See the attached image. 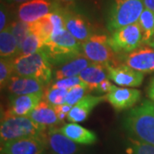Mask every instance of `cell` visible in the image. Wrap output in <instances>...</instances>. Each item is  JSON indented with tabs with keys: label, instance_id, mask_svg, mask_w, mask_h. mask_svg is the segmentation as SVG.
I'll list each match as a JSON object with an SVG mask.
<instances>
[{
	"label": "cell",
	"instance_id": "1",
	"mask_svg": "<svg viewBox=\"0 0 154 154\" xmlns=\"http://www.w3.org/2000/svg\"><path fill=\"white\" fill-rule=\"evenodd\" d=\"M130 136L154 146V104L152 100L133 108L123 122Z\"/></svg>",
	"mask_w": 154,
	"mask_h": 154
},
{
	"label": "cell",
	"instance_id": "2",
	"mask_svg": "<svg viewBox=\"0 0 154 154\" xmlns=\"http://www.w3.org/2000/svg\"><path fill=\"white\" fill-rule=\"evenodd\" d=\"M82 44L64 28L52 33L45 45L44 51L51 64L62 65L83 55Z\"/></svg>",
	"mask_w": 154,
	"mask_h": 154
},
{
	"label": "cell",
	"instance_id": "3",
	"mask_svg": "<svg viewBox=\"0 0 154 154\" xmlns=\"http://www.w3.org/2000/svg\"><path fill=\"white\" fill-rule=\"evenodd\" d=\"M46 127L39 125L29 116L4 114L0 124L1 144L29 137H45Z\"/></svg>",
	"mask_w": 154,
	"mask_h": 154
},
{
	"label": "cell",
	"instance_id": "4",
	"mask_svg": "<svg viewBox=\"0 0 154 154\" xmlns=\"http://www.w3.org/2000/svg\"><path fill=\"white\" fill-rule=\"evenodd\" d=\"M14 75L30 77L44 85L53 79L52 64L44 50L28 56H18L14 59Z\"/></svg>",
	"mask_w": 154,
	"mask_h": 154
},
{
	"label": "cell",
	"instance_id": "5",
	"mask_svg": "<svg viewBox=\"0 0 154 154\" xmlns=\"http://www.w3.org/2000/svg\"><path fill=\"white\" fill-rule=\"evenodd\" d=\"M144 9L143 0H114L108 16V29L112 33L118 28L138 22Z\"/></svg>",
	"mask_w": 154,
	"mask_h": 154
},
{
	"label": "cell",
	"instance_id": "6",
	"mask_svg": "<svg viewBox=\"0 0 154 154\" xmlns=\"http://www.w3.org/2000/svg\"><path fill=\"white\" fill-rule=\"evenodd\" d=\"M143 43L142 32L139 22L118 28L109 37V44L116 54L132 52Z\"/></svg>",
	"mask_w": 154,
	"mask_h": 154
},
{
	"label": "cell",
	"instance_id": "7",
	"mask_svg": "<svg viewBox=\"0 0 154 154\" xmlns=\"http://www.w3.org/2000/svg\"><path fill=\"white\" fill-rule=\"evenodd\" d=\"M82 45L83 56L93 63L116 65V53L109 44V37L107 35L94 33Z\"/></svg>",
	"mask_w": 154,
	"mask_h": 154
},
{
	"label": "cell",
	"instance_id": "8",
	"mask_svg": "<svg viewBox=\"0 0 154 154\" xmlns=\"http://www.w3.org/2000/svg\"><path fill=\"white\" fill-rule=\"evenodd\" d=\"M59 11L65 28L79 42L83 43L94 34L90 22L83 15L72 10L69 6H60Z\"/></svg>",
	"mask_w": 154,
	"mask_h": 154
},
{
	"label": "cell",
	"instance_id": "9",
	"mask_svg": "<svg viewBox=\"0 0 154 154\" xmlns=\"http://www.w3.org/2000/svg\"><path fill=\"white\" fill-rule=\"evenodd\" d=\"M60 6L57 0H29L19 5L17 17L22 22L32 23L56 11Z\"/></svg>",
	"mask_w": 154,
	"mask_h": 154
},
{
	"label": "cell",
	"instance_id": "10",
	"mask_svg": "<svg viewBox=\"0 0 154 154\" xmlns=\"http://www.w3.org/2000/svg\"><path fill=\"white\" fill-rule=\"evenodd\" d=\"M47 148L45 136L23 138L1 144V153L45 154Z\"/></svg>",
	"mask_w": 154,
	"mask_h": 154
},
{
	"label": "cell",
	"instance_id": "11",
	"mask_svg": "<svg viewBox=\"0 0 154 154\" xmlns=\"http://www.w3.org/2000/svg\"><path fill=\"white\" fill-rule=\"evenodd\" d=\"M108 78L116 85L123 88H137L142 84L144 74L122 63L120 65L105 64Z\"/></svg>",
	"mask_w": 154,
	"mask_h": 154
},
{
	"label": "cell",
	"instance_id": "12",
	"mask_svg": "<svg viewBox=\"0 0 154 154\" xmlns=\"http://www.w3.org/2000/svg\"><path fill=\"white\" fill-rule=\"evenodd\" d=\"M124 64L141 73L154 72V49L150 47H140L132 52L122 54Z\"/></svg>",
	"mask_w": 154,
	"mask_h": 154
},
{
	"label": "cell",
	"instance_id": "13",
	"mask_svg": "<svg viewBox=\"0 0 154 154\" xmlns=\"http://www.w3.org/2000/svg\"><path fill=\"white\" fill-rule=\"evenodd\" d=\"M140 95L141 93L138 89L113 86L110 93L106 94V100L116 110L121 111L136 105Z\"/></svg>",
	"mask_w": 154,
	"mask_h": 154
},
{
	"label": "cell",
	"instance_id": "14",
	"mask_svg": "<svg viewBox=\"0 0 154 154\" xmlns=\"http://www.w3.org/2000/svg\"><path fill=\"white\" fill-rule=\"evenodd\" d=\"M45 140L52 154H79L81 147L78 144L63 134L59 128H50L46 132Z\"/></svg>",
	"mask_w": 154,
	"mask_h": 154
},
{
	"label": "cell",
	"instance_id": "15",
	"mask_svg": "<svg viewBox=\"0 0 154 154\" xmlns=\"http://www.w3.org/2000/svg\"><path fill=\"white\" fill-rule=\"evenodd\" d=\"M43 94H28L10 96V107L5 114L16 116H29L34 108L42 100Z\"/></svg>",
	"mask_w": 154,
	"mask_h": 154
},
{
	"label": "cell",
	"instance_id": "16",
	"mask_svg": "<svg viewBox=\"0 0 154 154\" xmlns=\"http://www.w3.org/2000/svg\"><path fill=\"white\" fill-rule=\"evenodd\" d=\"M106 100V95L94 96L87 94L76 105L72 107L67 120L70 122H82L88 119V116L94 108Z\"/></svg>",
	"mask_w": 154,
	"mask_h": 154
},
{
	"label": "cell",
	"instance_id": "17",
	"mask_svg": "<svg viewBox=\"0 0 154 154\" xmlns=\"http://www.w3.org/2000/svg\"><path fill=\"white\" fill-rule=\"evenodd\" d=\"M45 85L30 77H23L14 75L8 85V91L14 95L44 94Z\"/></svg>",
	"mask_w": 154,
	"mask_h": 154
},
{
	"label": "cell",
	"instance_id": "18",
	"mask_svg": "<svg viewBox=\"0 0 154 154\" xmlns=\"http://www.w3.org/2000/svg\"><path fill=\"white\" fill-rule=\"evenodd\" d=\"M59 131L79 145H94L98 140L95 133L75 122L64 124L59 128Z\"/></svg>",
	"mask_w": 154,
	"mask_h": 154
},
{
	"label": "cell",
	"instance_id": "19",
	"mask_svg": "<svg viewBox=\"0 0 154 154\" xmlns=\"http://www.w3.org/2000/svg\"><path fill=\"white\" fill-rule=\"evenodd\" d=\"M94 63L88 59L85 56H80L76 58L67 62L62 64L54 73H53V79L54 81H58L64 78L69 77L79 76V75L86 68L90 66Z\"/></svg>",
	"mask_w": 154,
	"mask_h": 154
},
{
	"label": "cell",
	"instance_id": "20",
	"mask_svg": "<svg viewBox=\"0 0 154 154\" xmlns=\"http://www.w3.org/2000/svg\"><path fill=\"white\" fill-rule=\"evenodd\" d=\"M29 117L39 125L46 128H52L61 123L57 116L54 107L48 104L44 99H42L34 108Z\"/></svg>",
	"mask_w": 154,
	"mask_h": 154
},
{
	"label": "cell",
	"instance_id": "21",
	"mask_svg": "<svg viewBox=\"0 0 154 154\" xmlns=\"http://www.w3.org/2000/svg\"><path fill=\"white\" fill-rule=\"evenodd\" d=\"M79 76L84 82L88 84L90 91H94L98 85L108 79V72L105 64L94 63L82 70Z\"/></svg>",
	"mask_w": 154,
	"mask_h": 154
},
{
	"label": "cell",
	"instance_id": "22",
	"mask_svg": "<svg viewBox=\"0 0 154 154\" xmlns=\"http://www.w3.org/2000/svg\"><path fill=\"white\" fill-rule=\"evenodd\" d=\"M20 53L17 40L9 26L0 33V56L1 58H15Z\"/></svg>",
	"mask_w": 154,
	"mask_h": 154
},
{
	"label": "cell",
	"instance_id": "23",
	"mask_svg": "<svg viewBox=\"0 0 154 154\" xmlns=\"http://www.w3.org/2000/svg\"><path fill=\"white\" fill-rule=\"evenodd\" d=\"M138 22L142 32L143 43L151 46L154 37V13L145 8Z\"/></svg>",
	"mask_w": 154,
	"mask_h": 154
},
{
	"label": "cell",
	"instance_id": "24",
	"mask_svg": "<svg viewBox=\"0 0 154 154\" xmlns=\"http://www.w3.org/2000/svg\"><path fill=\"white\" fill-rule=\"evenodd\" d=\"M28 26L29 31L38 34L44 40L45 45L49 40L53 32V23L51 19L50 14L38 19L36 22L28 23Z\"/></svg>",
	"mask_w": 154,
	"mask_h": 154
},
{
	"label": "cell",
	"instance_id": "25",
	"mask_svg": "<svg viewBox=\"0 0 154 154\" xmlns=\"http://www.w3.org/2000/svg\"><path fill=\"white\" fill-rule=\"evenodd\" d=\"M45 48V42L38 34L29 31L27 37L22 42L18 56H28L36 53ZM17 56V57H18Z\"/></svg>",
	"mask_w": 154,
	"mask_h": 154
},
{
	"label": "cell",
	"instance_id": "26",
	"mask_svg": "<svg viewBox=\"0 0 154 154\" xmlns=\"http://www.w3.org/2000/svg\"><path fill=\"white\" fill-rule=\"evenodd\" d=\"M69 90L62 88H49L45 89L42 99L45 100L52 106H57L65 104L66 97Z\"/></svg>",
	"mask_w": 154,
	"mask_h": 154
},
{
	"label": "cell",
	"instance_id": "27",
	"mask_svg": "<svg viewBox=\"0 0 154 154\" xmlns=\"http://www.w3.org/2000/svg\"><path fill=\"white\" fill-rule=\"evenodd\" d=\"M14 59L15 58H1L0 85L2 89L8 87L11 77L14 75Z\"/></svg>",
	"mask_w": 154,
	"mask_h": 154
},
{
	"label": "cell",
	"instance_id": "28",
	"mask_svg": "<svg viewBox=\"0 0 154 154\" xmlns=\"http://www.w3.org/2000/svg\"><path fill=\"white\" fill-rule=\"evenodd\" d=\"M128 151L130 154H154V146L140 140L129 136L128 138Z\"/></svg>",
	"mask_w": 154,
	"mask_h": 154
},
{
	"label": "cell",
	"instance_id": "29",
	"mask_svg": "<svg viewBox=\"0 0 154 154\" xmlns=\"http://www.w3.org/2000/svg\"><path fill=\"white\" fill-rule=\"evenodd\" d=\"M9 28H11V32L17 38L19 48L21 49V46H22L24 38L27 37V35L29 33L28 23L23 22L22 21H20V20L14 21V22H12L9 24Z\"/></svg>",
	"mask_w": 154,
	"mask_h": 154
},
{
	"label": "cell",
	"instance_id": "30",
	"mask_svg": "<svg viewBox=\"0 0 154 154\" xmlns=\"http://www.w3.org/2000/svg\"><path fill=\"white\" fill-rule=\"evenodd\" d=\"M90 91L88 84H84L81 86H76L75 88L69 90L66 97L65 104L74 106L87 95V93Z\"/></svg>",
	"mask_w": 154,
	"mask_h": 154
},
{
	"label": "cell",
	"instance_id": "31",
	"mask_svg": "<svg viewBox=\"0 0 154 154\" xmlns=\"http://www.w3.org/2000/svg\"><path fill=\"white\" fill-rule=\"evenodd\" d=\"M84 84H86V83L80 78V76L69 77V78H64V79L58 80V81H54V82L50 86V88H62V89L69 90L76 86H81V85H84Z\"/></svg>",
	"mask_w": 154,
	"mask_h": 154
},
{
	"label": "cell",
	"instance_id": "32",
	"mask_svg": "<svg viewBox=\"0 0 154 154\" xmlns=\"http://www.w3.org/2000/svg\"><path fill=\"white\" fill-rule=\"evenodd\" d=\"M53 107H54V110H55L58 120L60 121V122H63L65 119H67L68 115H69V111L71 110L73 106L67 105V104H63V105H57V106H53Z\"/></svg>",
	"mask_w": 154,
	"mask_h": 154
},
{
	"label": "cell",
	"instance_id": "33",
	"mask_svg": "<svg viewBox=\"0 0 154 154\" xmlns=\"http://www.w3.org/2000/svg\"><path fill=\"white\" fill-rule=\"evenodd\" d=\"M113 84L110 82L109 79H106L104 82L100 83L99 85H98V87L95 88L94 91L100 93V94H107L108 93H110V90L113 88Z\"/></svg>",
	"mask_w": 154,
	"mask_h": 154
},
{
	"label": "cell",
	"instance_id": "34",
	"mask_svg": "<svg viewBox=\"0 0 154 154\" xmlns=\"http://www.w3.org/2000/svg\"><path fill=\"white\" fill-rule=\"evenodd\" d=\"M8 22V16H7V10L5 6L1 4V10H0V31L5 30L9 25H7Z\"/></svg>",
	"mask_w": 154,
	"mask_h": 154
},
{
	"label": "cell",
	"instance_id": "35",
	"mask_svg": "<svg viewBox=\"0 0 154 154\" xmlns=\"http://www.w3.org/2000/svg\"><path fill=\"white\" fill-rule=\"evenodd\" d=\"M143 3L146 9H148L154 13V0H143Z\"/></svg>",
	"mask_w": 154,
	"mask_h": 154
},
{
	"label": "cell",
	"instance_id": "36",
	"mask_svg": "<svg viewBox=\"0 0 154 154\" xmlns=\"http://www.w3.org/2000/svg\"><path fill=\"white\" fill-rule=\"evenodd\" d=\"M148 96L150 99L153 102L154 104V80H152V82L150 84L148 88Z\"/></svg>",
	"mask_w": 154,
	"mask_h": 154
},
{
	"label": "cell",
	"instance_id": "37",
	"mask_svg": "<svg viewBox=\"0 0 154 154\" xmlns=\"http://www.w3.org/2000/svg\"><path fill=\"white\" fill-rule=\"evenodd\" d=\"M77 0H57V2L60 4V5H63V7H69L72 4H74Z\"/></svg>",
	"mask_w": 154,
	"mask_h": 154
},
{
	"label": "cell",
	"instance_id": "38",
	"mask_svg": "<svg viewBox=\"0 0 154 154\" xmlns=\"http://www.w3.org/2000/svg\"><path fill=\"white\" fill-rule=\"evenodd\" d=\"M5 2L8 4H23L25 2H28L29 0H4Z\"/></svg>",
	"mask_w": 154,
	"mask_h": 154
},
{
	"label": "cell",
	"instance_id": "39",
	"mask_svg": "<svg viewBox=\"0 0 154 154\" xmlns=\"http://www.w3.org/2000/svg\"><path fill=\"white\" fill-rule=\"evenodd\" d=\"M151 47H153L154 48V37H153V40H152V43L151 45Z\"/></svg>",
	"mask_w": 154,
	"mask_h": 154
},
{
	"label": "cell",
	"instance_id": "40",
	"mask_svg": "<svg viewBox=\"0 0 154 154\" xmlns=\"http://www.w3.org/2000/svg\"><path fill=\"white\" fill-rule=\"evenodd\" d=\"M1 154H4V153H1Z\"/></svg>",
	"mask_w": 154,
	"mask_h": 154
},
{
	"label": "cell",
	"instance_id": "41",
	"mask_svg": "<svg viewBox=\"0 0 154 154\" xmlns=\"http://www.w3.org/2000/svg\"><path fill=\"white\" fill-rule=\"evenodd\" d=\"M153 80H154V78H153Z\"/></svg>",
	"mask_w": 154,
	"mask_h": 154
}]
</instances>
